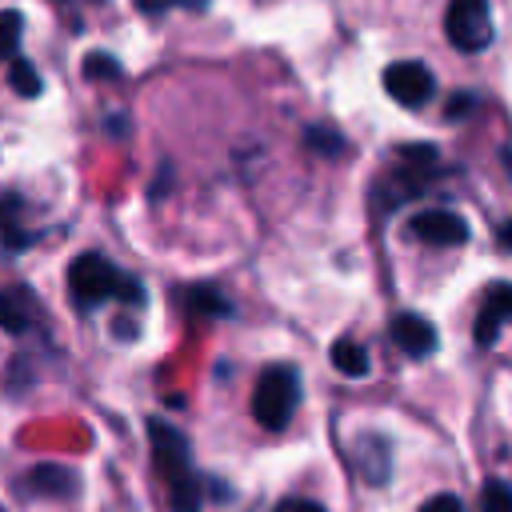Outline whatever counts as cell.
I'll use <instances>...</instances> for the list:
<instances>
[{
	"instance_id": "cell-1",
	"label": "cell",
	"mask_w": 512,
	"mask_h": 512,
	"mask_svg": "<svg viewBox=\"0 0 512 512\" xmlns=\"http://www.w3.org/2000/svg\"><path fill=\"white\" fill-rule=\"evenodd\" d=\"M148 440H152L156 472H160L164 484H168V504H172V512H196V508H200V484H196V472H192L188 436L176 432L168 420L152 416V420H148Z\"/></svg>"
},
{
	"instance_id": "cell-2",
	"label": "cell",
	"mask_w": 512,
	"mask_h": 512,
	"mask_svg": "<svg viewBox=\"0 0 512 512\" xmlns=\"http://www.w3.org/2000/svg\"><path fill=\"white\" fill-rule=\"evenodd\" d=\"M68 292L80 308H96L104 300H132V304H144V288L136 276L120 272L116 264H108L100 252H80L72 264H68Z\"/></svg>"
},
{
	"instance_id": "cell-3",
	"label": "cell",
	"mask_w": 512,
	"mask_h": 512,
	"mask_svg": "<svg viewBox=\"0 0 512 512\" xmlns=\"http://www.w3.org/2000/svg\"><path fill=\"white\" fill-rule=\"evenodd\" d=\"M300 404V376L292 364H268L252 388V416L260 428L280 432L288 428V420L296 416Z\"/></svg>"
},
{
	"instance_id": "cell-4",
	"label": "cell",
	"mask_w": 512,
	"mask_h": 512,
	"mask_svg": "<svg viewBox=\"0 0 512 512\" xmlns=\"http://www.w3.org/2000/svg\"><path fill=\"white\" fill-rule=\"evenodd\" d=\"M444 32L456 52H480L492 44V8L488 0H452L444 12Z\"/></svg>"
},
{
	"instance_id": "cell-5",
	"label": "cell",
	"mask_w": 512,
	"mask_h": 512,
	"mask_svg": "<svg viewBox=\"0 0 512 512\" xmlns=\"http://www.w3.org/2000/svg\"><path fill=\"white\" fill-rule=\"evenodd\" d=\"M384 88L396 104L404 108H424L436 92V76L420 64V60H396L384 68Z\"/></svg>"
},
{
	"instance_id": "cell-6",
	"label": "cell",
	"mask_w": 512,
	"mask_h": 512,
	"mask_svg": "<svg viewBox=\"0 0 512 512\" xmlns=\"http://www.w3.org/2000/svg\"><path fill=\"white\" fill-rule=\"evenodd\" d=\"M412 232H416V240H424V244L456 248V244L468 240V220H464L460 212H448V208H428V212H416Z\"/></svg>"
},
{
	"instance_id": "cell-7",
	"label": "cell",
	"mask_w": 512,
	"mask_h": 512,
	"mask_svg": "<svg viewBox=\"0 0 512 512\" xmlns=\"http://www.w3.org/2000/svg\"><path fill=\"white\" fill-rule=\"evenodd\" d=\"M508 316H512V288H508L504 280H496V284H488V296H484L480 316H476V324H472V340H476L480 348H492V344L500 340V328H504Z\"/></svg>"
},
{
	"instance_id": "cell-8",
	"label": "cell",
	"mask_w": 512,
	"mask_h": 512,
	"mask_svg": "<svg viewBox=\"0 0 512 512\" xmlns=\"http://www.w3.org/2000/svg\"><path fill=\"white\" fill-rule=\"evenodd\" d=\"M392 340H396V348H400L404 356H412V360H424V356L436 352V328H432V320H424L420 312H400V316L392 320Z\"/></svg>"
},
{
	"instance_id": "cell-9",
	"label": "cell",
	"mask_w": 512,
	"mask_h": 512,
	"mask_svg": "<svg viewBox=\"0 0 512 512\" xmlns=\"http://www.w3.org/2000/svg\"><path fill=\"white\" fill-rule=\"evenodd\" d=\"M352 456H356V464H360L368 484H388V476H392V448H388L384 436H376V432L356 436Z\"/></svg>"
},
{
	"instance_id": "cell-10",
	"label": "cell",
	"mask_w": 512,
	"mask_h": 512,
	"mask_svg": "<svg viewBox=\"0 0 512 512\" xmlns=\"http://www.w3.org/2000/svg\"><path fill=\"white\" fill-rule=\"evenodd\" d=\"M20 212H24V200H20L16 192L0 196V244H4L8 252H20V248H28V244L36 240V232H28V228L20 224Z\"/></svg>"
},
{
	"instance_id": "cell-11",
	"label": "cell",
	"mask_w": 512,
	"mask_h": 512,
	"mask_svg": "<svg viewBox=\"0 0 512 512\" xmlns=\"http://www.w3.org/2000/svg\"><path fill=\"white\" fill-rule=\"evenodd\" d=\"M332 368L340 372V376H352V380H360V376H368L372 372V360H368V348L360 344V340H352V336H340L336 344H332Z\"/></svg>"
},
{
	"instance_id": "cell-12",
	"label": "cell",
	"mask_w": 512,
	"mask_h": 512,
	"mask_svg": "<svg viewBox=\"0 0 512 512\" xmlns=\"http://www.w3.org/2000/svg\"><path fill=\"white\" fill-rule=\"evenodd\" d=\"M28 480H32V488H36L40 496H68V492L76 488V476H72L64 464H36Z\"/></svg>"
},
{
	"instance_id": "cell-13",
	"label": "cell",
	"mask_w": 512,
	"mask_h": 512,
	"mask_svg": "<svg viewBox=\"0 0 512 512\" xmlns=\"http://www.w3.org/2000/svg\"><path fill=\"white\" fill-rule=\"evenodd\" d=\"M8 88L16 92V96H24V100H32V96H40V72L32 68V60H24V56H12V64H8Z\"/></svg>"
},
{
	"instance_id": "cell-14",
	"label": "cell",
	"mask_w": 512,
	"mask_h": 512,
	"mask_svg": "<svg viewBox=\"0 0 512 512\" xmlns=\"http://www.w3.org/2000/svg\"><path fill=\"white\" fill-rule=\"evenodd\" d=\"M0 328H4V332H12V336L28 332V308H24L20 292L0 288Z\"/></svg>"
},
{
	"instance_id": "cell-15",
	"label": "cell",
	"mask_w": 512,
	"mask_h": 512,
	"mask_svg": "<svg viewBox=\"0 0 512 512\" xmlns=\"http://www.w3.org/2000/svg\"><path fill=\"white\" fill-rule=\"evenodd\" d=\"M304 148H312L320 156H344L348 152V140L340 132H332V128L312 124V128H304Z\"/></svg>"
},
{
	"instance_id": "cell-16",
	"label": "cell",
	"mask_w": 512,
	"mask_h": 512,
	"mask_svg": "<svg viewBox=\"0 0 512 512\" xmlns=\"http://www.w3.org/2000/svg\"><path fill=\"white\" fill-rule=\"evenodd\" d=\"M188 308L200 312V316H228V312H232V304H228L212 284H196V288L188 292Z\"/></svg>"
},
{
	"instance_id": "cell-17",
	"label": "cell",
	"mask_w": 512,
	"mask_h": 512,
	"mask_svg": "<svg viewBox=\"0 0 512 512\" xmlns=\"http://www.w3.org/2000/svg\"><path fill=\"white\" fill-rule=\"evenodd\" d=\"M24 36V16L16 8H0V60H12Z\"/></svg>"
},
{
	"instance_id": "cell-18",
	"label": "cell",
	"mask_w": 512,
	"mask_h": 512,
	"mask_svg": "<svg viewBox=\"0 0 512 512\" xmlns=\"http://www.w3.org/2000/svg\"><path fill=\"white\" fill-rule=\"evenodd\" d=\"M84 76H88V80H108V84H116V80H124V64H120L112 52H88V56H84Z\"/></svg>"
},
{
	"instance_id": "cell-19",
	"label": "cell",
	"mask_w": 512,
	"mask_h": 512,
	"mask_svg": "<svg viewBox=\"0 0 512 512\" xmlns=\"http://www.w3.org/2000/svg\"><path fill=\"white\" fill-rule=\"evenodd\" d=\"M484 512H512V492L500 476L484 480Z\"/></svg>"
},
{
	"instance_id": "cell-20",
	"label": "cell",
	"mask_w": 512,
	"mask_h": 512,
	"mask_svg": "<svg viewBox=\"0 0 512 512\" xmlns=\"http://www.w3.org/2000/svg\"><path fill=\"white\" fill-rule=\"evenodd\" d=\"M476 104H480V96L468 92V88H460L456 96H448V104H444V120H464V116L476 112Z\"/></svg>"
},
{
	"instance_id": "cell-21",
	"label": "cell",
	"mask_w": 512,
	"mask_h": 512,
	"mask_svg": "<svg viewBox=\"0 0 512 512\" xmlns=\"http://www.w3.org/2000/svg\"><path fill=\"white\" fill-rule=\"evenodd\" d=\"M420 512H464V504H460L452 492H436V496H428V500L420 504Z\"/></svg>"
},
{
	"instance_id": "cell-22",
	"label": "cell",
	"mask_w": 512,
	"mask_h": 512,
	"mask_svg": "<svg viewBox=\"0 0 512 512\" xmlns=\"http://www.w3.org/2000/svg\"><path fill=\"white\" fill-rule=\"evenodd\" d=\"M272 512H324L316 500H304V496H288V500H280Z\"/></svg>"
},
{
	"instance_id": "cell-23",
	"label": "cell",
	"mask_w": 512,
	"mask_h": 512,
	"mask_svg": "<svg viewBox=\"0 0 512 512\" xmlns=\"http://www.w3.org/2000/svg\"><path fill=\"white\" fill-rule=\"evenodd\" d=\"M168 4H176V0H136V8H140L144 16H156V12H164Z\"/></svg>"
},
{
	"instance_id": "cell-24",
	"label": "cell",
	"mask_w": 512,
	"mask_h": 512,
	"mask_svg": "<svg viewBox=\"0 0 512 512\" xmlns=\"http://www.w3.org/2000/svg\"><path fill=\"white\" fill-rule=\"evenodd\" d=\"M108 132L112 136H124V116H108Z\"/></svg>"
},
{
	"instance_id": "cell-25",
	"label": "cell",
	"mask_w": 512,
	"mask_h": 512,
	"mask_svg": "<svg viewBox=\"0 0 512 512\" xmlns=\"http://www.w3.org/2000/svg\"><path fill=\"white\" fill-rule=\"evenodd\" d=\"M496 240H500V248H508V224L496 228Z\"/></svg>"
}]
</instances>
